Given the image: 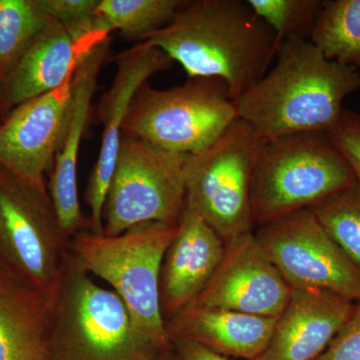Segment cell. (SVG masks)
Instances as JSON below:
<instances>
[{"instance_id":"6da1fadb","label":"cell","mask_w":360,"mask_h":360,"mask_svg":"<svg viewBox=\"0 0 360 360\" xmlns=\"http://www.w3.org/2000/svg\"><path fill=\"white\" fill-rule=\"evenodd\" d=\"M146 42L179 63L188 78L224 80L234 103L264 77L279 45L243 0L186 1L172 22Z\"/></svg>"},{"instance_id":"7a4b0ae2","label":"cell","mask_w":360,"mask_h":360,"mask_svg":"<svg viewBox=\"0 0 360 360\" xmlns=\"http://www.w3.org/2000/svg\"><path fill=\"white\" fill-rule=\"evenodd\" d=\"M276 60L236 101L238 117L266 141L330 131L345 99L360 89V73L326 58L310 39L281 42Z\"/></svg>"},{"instance_id":"3957f363","label":"cell","mask_w":360,"mask_h":360,"mask_svg":"<svg viewBox=\"0 0 360 360\" xmlns=\"http://www.w3.org/2000/svg\"><path fill=\"white\" fill-rule=\"evenodd\" d=\"M165 352L137 329L120 296L96 283L68 250L51 290L47 360H155Z\"/></svg>"},{"instance_id":"277c9868","label":"cell","mask_w":360,"mask_h":360,"mask_svg":"<svg viewBox=\"0 0 360 360\" xmlns=\"http://www.w3.org/2000/svg\"><path fill=\"white\" fill-rule=\"evenodd\" d=\"M179 224L146 222L120 236L79 232L68 250L91 276L110 284L124 302L137 329L162 349L169 336L160 307L161 267Z\"/></svg>"},{"instance_id":"5b68a950","label":"cell","mask_w":360,"mask_h":360,"mask_svg":"<svg viewBox=\"0 0 360 360\" xmlns=\"http://www.w3.org/2000/svg\"><path fill=\"white\" fill-rule=\"evenodd\" d=\"M328 132H300L265 141L253 174L255 224L310 210L356 179Z\"/></svg>"},{"instance_id":"8992f818","label":"cell","mask_w":360,"mask_h":360,"mask_svg":"<svg viewBox=\"0 0 360 360\" xmlns=\"http://www.w3.org/2000/svg\"><path fill=\"white\" fill-rule=\"evenodd\" d=\"M238 118L229 87L219 78H188L167 89L146 82L132 98L122 131L161 150L193 155Z\"/></svg>"},{"instance_id":"52a82bcc","label":"cell","mask_w":360,"mask_h":360,"mask_svg":"<svg viewBox=\"0 0 360 360\" xmlns=\"http://www.w3.org/2000/svg\"><path fill=\"white\" fill-rule=\"evenodd\" d=\"M265 141L238 118L212 146L186 158V210L200 215L225 243L252 231L255 224L251 189Z\"/></svg>"},{"instance_id":"ba28073f","label":"cell","mask_w":360,"mask_h":360,"mask_svg":"<svg viewBox=\"0 0 360 360\" xmlns=\"http://www.w3.org/2000/svg\"><path fill=\"white\" fill-rule=\"evenodd\" d=\"M187 156L122 135L104 203L103 234L120 236L146 222L179 224L186 208Z\"/></svg>"},{"instance_id":"9c48e42d","label":"cell","mask_w":360,"mask_h":360,"mask_svg":"<svg viewBox=\"0 0 360 360\" xmlns=\"http://www.w3.org/2000/svg\"><path fill=\"white\" fill-rule=\"evenodd\" d=\"M68 246L47 186L0 167V266L30 288L49 292Z\"/></svg>"},{"instance_id":"30bf717a","label":"cell","mask_w":360,"mask_h":360,"mask_svg":"<svg viewBox=\"0 0 360 360\" xmlns=\"http://www.w3.org/2000/svg\"><path fill=\"white\" fill-rule=\"evenodd\" d=\"M255 236L291 290L314 288L359 300V270L311 210L260 225Z\"/></svg>"},{"instance_id":"8fae6325","label":"cell","mask_w":360,"mask_h":360,"mask_svg":"<svg viewBox=\"0 0 360 360\" xmlns=\"http://www.w3.org/2000/svg\"><path fill=\"white\" fill-rule=\"evenodd\" d=\"M73 75L58 89L7 113L0 123V167L35 186H47L44 174L51 172L70 122Z\"/></svg>"},{"instance_id":"7c38bea8","label":"cell","mask_w":360,"mask_h":360,"mask_svg":"<svg viewBox=\"0 0 360 360\" xmlns=\"http://www.w3.org/2000/svg\"><path fill=\"white\" fill-rule=\"evenodd\" d=\"M115 63L112 84L101 97L97 110V117L103 124V139L84 194L90 210L89 231L96 234H103L104 203L120 150L123 122L132 98L149 78L174 65L165 52L146 41L118 54Z\"/></svg>"},{"instance_id":"4fadbf2b","label":"cell","mask_w":360,"mask_h":360,"mask_svg":"<svg viewBox=\"0 0 360 360\" xmlns=\"http://www.w3.org/2000/svg\"><path fill=\"white\" fill-rule=\"evenodd\" d=\"M290 292L251 231L225 243L219 266L193 305L278 317Z\"/></svg>"},{"instance_id":"5bb4252c","label":"cell","mask_w":360,"mask_h":360,"mask_svg":"<svg viewBox=\"0 0 360 360\" xmlns=\"http://www.w3.org/2000/svg\"><path fill=\"white\" fill-rule=\"evenodd\" d=\"M111 37L96 45L80 61L72 80L70 122L51 172L49 196L63 236L68 243L79 232L89 231L78 198L77 165L80 143L87 127L99 73L110 56Z\"/></svg>"},{"instance_id":"9a60e30c","label":"cell","mask_w":360,"mask_h":360,"mask_svg":"<svg viewBox=\"0 0 360 360\" xmlns=\"http://www.w3.org/2000/svg\"><path fill=\"white\" fill-rule=\"evenodd\" d=\"M225 241L200 215L186 210L161 267L160 295L167 322L194 304L224 257Z\"/></svg>"},{"instance_id":"2e32d148","label":"cell","mask_w":360,"mask_h":360,"mask_svg":"<svg viewBox=\"0 0 360 360\" xmlns=\"http://www.w3.org/2000/svg\"><path fill=\"white\" fill-rule=\"evenodd\" d=\"M354 302L328 290H291L269 345L255 360H315L328 348Z\"/></svg>"},{"instance_id":"e0dca14e","label":"cell","mask_w":360,"mask_h":360,"mask_svg":"<svg viewBox=\"0 0 360 360\" xmlns=\"http://www.w3.org/2000/svg\"><path fill=\"white\" fill-rule=\"evenodd\" d=\"M110 37L98 33L78 39L58 21L51 20L0 84V108L4 115L28 99L58 89L75 73L84 56Z\"/></svg>"},{"instance_id":"ac0fdd59","label":"cell","mask_w":360,"mask_h":360,"mask_svg":"<svg viewBox=\"0 0 360 360\" xmlns=\"http://www.w3.org/2000/svg\"><path fill=\"white\" fill-rule=\"evenodd\" d=\"M278 317L191 305L165 328L170 341H193L224 356L255 360L269 345Z\"/></svg>"},{"instance_id":"d6986e66","label":"cell","mask_w":360,"mask_h":360,"mask_svg":"<svg viewBox=\"0 0 360 360\" xmlns=\"http://www.w3.org/2000/svg\"><path fill=\"white\" fill-rule=\"evenodd\" d=\"M49 298L0 266V360H47Z\"/></svg>"},{"instance_id":"ffe728a7","label":"cell","mask_w":360,"mask_h":360,"mask_svg":"<svg viewBox=\"0 0 360 360\" xmlns=\"http://www.w3.org/2000/svg\"><path fill=\"white\" fill-rule=\"evenodd\" d=\"M310 40L330 60L360 73V0H323Z\"/></svg>"},{"instance_id":"44dd1931","label":"cell","mask_w":360,"mask_h":360,"mask_svg":"<svg viewBox=\"0 0 360 360\" xmlns=\"http://www.w3.org/2000/svg\"><path fill=\"white\" fill-rule=\"evenodd\" d=\"M51 20L41 0H0V84Z\"/></svg>"},{"instance_id":"7402d4cb","label":"cell","mask_w":360,"mask_h":360,"mask_svg":"<svg viewBox=\"0 0 360 360\" xmlns=\"http://www.w3.org/2000/svg\"><path fill=\"white\" fill-rule=\"evenodd\" d=\"M186 4L182 0H101L97 14L124 39L141 44L167 27Z\"/></svg>"},{"instance_id":"603a6c76","label":"cell","mask_w":360,"mask_h":360,"mask_svg":"<svg viewBox=\"0 0 360 360\" xmlns=\"http://www.w3.org/2000/svg\"><path fill=\"white\" fill-rule=\"evenodd\" d=\"M310 210L360 271V179Z\"/></svg>"},{"instance_id":"cb8c5ba5","label":"cell","mask_w":360,"mask_h":360,"mask_svg":"<svg viewBox=\"0 0 360 360\" xmlns=\"http://www.w3.org/2000/svg\"><path fill=\"white\" fill-rule=\"evenodd\" d=\"M276 35L278 44L310 39L323 0H246Z\"/></svg>"},{"instance_id":"d4e9b609","label":"cell","mask_w":360,"mask_h":360,"mask_svg":"<svg viewBox=\"0 0 360 360\" xmlns=\"http://www.w3.org/2000/svg\"><path fill=\"white\" fill-rule=\"evenodd\" d=\"M328 134L360 179V115L343 110L340 120Z\"/></svg>"},{"instance_id":"484cf974","label":"cell","mask_w":360,"mask_h":360,"mask_svg":"<svg viewBox=\"0 0 360 360\" xmlns=\"http://www.w3.org/2000/svg\"><path fill=\"white\" fill-rule=\"evenodd\" d=\"M315 360H360V298L338 335Z\"/></svg>"},{"instance_id":"4316f807","label":"cell","mask_w":360,"mask_h":360,"mask_svg":"<svg viewBox=\"0 0 360 360\" xmlns=\"http://www.w3.org/2000/svg\"><path fill=\"white\" fill-rule=\"evenodd\" d=\"M170 345L175 360H229L193 341L174 340Z\"/></svg>"},{"instance_id":"83f0119b","label":"cell","mask_w":360,"mask_h":360,"mask_svg":"<svg viewBox=\"0 0 360 360\" xmlns=\"http://www.w3.org/2000/svg\"><path fill=\"white\" fill-rule=\"evenodd\" d=\"M155 360H175L172 352V347L167 352H162Z\"/></svg>"},{"instance_id":"f1b7e54d","label":"cell","mask_w":360,"mask_h":360,"mask_svg":"<svg viewBox=\"0 0 360 360\" xmlns=\"http://www.w3.org/2000/svg\"><path fill=\"white\" fill-rule=\"evenodd\" d=\"M6 117V115H4V111H2L1 108H0V123L2 122V120Z\"/></svg>"}]
</instances>
